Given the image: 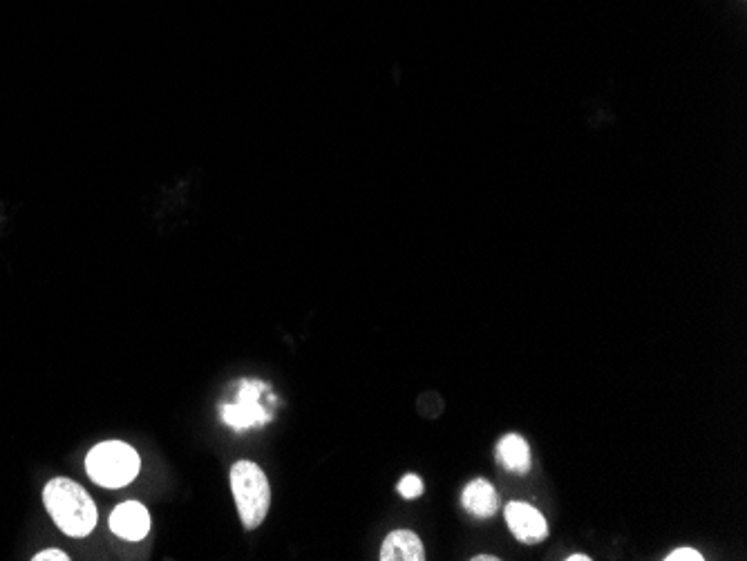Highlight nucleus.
Listing matches in <instances>:
<instances>
[{"label":"nucleus","instance_id":"obj_1","mask_svg":"<svg viewBox=\"0 0 747 561\" xmlns=\"http://www.w3.org/2000/svg\"><path fill=\"white\" fill-rule=\"evenodd\" d=\"M43 503L54 524L68 537H88L97 526V506L77 481L52 479L43 490Z\"/></svg>","mask_w":747,"mask_h":561},{"label":"nucleus","instance_id":"obj_2","mask_svg":"<svg viewBox=\"0 0 747 561\" xmlns=\"http://www.w3.org/2000/svg\"><path fill=\"white\" fill-rule=\"evenodd\" d=\"M231 492L238 503L242 526L255 530L269 515L271 488L267 474L253 461H238L231 468Z\"/></svg>","mask_w":747,"mask_h":561},{"label":"nucleus","instance_id":"obj_3","mask_svg":"<svg viewBox=\"0 0 747 561\" xmlns=\"http://www.w3.org/2000/svg\"><path fill=\"white\" fill-rule=\"evenodd\" d=\"M139 454L124 441H106L92 448L85 459L88 477L103 488H121L139 474Z\"/></svg>","mask_w":747,"mask_h":561},{"label":"nucleus","instance_id":"obj_4","mask_svg":"<svg viewBox=\"0 0 747 561\" xmlns=\"http://www.w3.org/2000/svg\"><path fill=\"white\" fill-rule=\"evenodd\" d=\"M267 389L269 387L264 383H258V380H244L240 385L238 403L222 407L224 421L238 427V430H247V427L267 423L271 416L264 412V407L260 405V396L267 392Z\"/></svg>","mask_w":747,"mask_h":561},{"label":"nucleus","instance_id":"obj_5","mask_svg":"<svg viewBox=\"0 0 747 561\" xmlns=\"http://www.w3.org/2000/svg\"><path fill=\"white\" fill-rule=\"evenodd\" d=\"M506 524L510 532L524 544H540L548 535V526L544 515L531 503L524 501H510L504 510Z\"/></svg>","mask_w":747,"mask_h":561},{"label":"nucleus","instance_id":"obj_6","mask_svg":"<svg viewBox=\"0 0 747 561\" xmlns=\"http://www.w3.org/2000/svg\"><path fill=\"white\" fill-rule=\"evenodd\" d=\"M110 530L117 537L128 541H139L148 535L150 530V515L144 503L126 501L112 510L110 515Z\"/></svg>","mask_w":747,"mask_h":561},{"label":"nucleus","instance_id":"obj_7","mask_svg":"<svg viewBox=\"0 0 747 561\" xmlns=\"http://www.w3.org/2000/svg\"><path fill=\"white\" fill-rule=\"evenodd\" d=\"M381 561H423L425 548L412 530H394L381 546Z\"/></svg>","mask_w":747,"mask_h":561},{"label":"nucleus","instance_id":"obj_8","mask_svg":"<svg viewBox=\"0 0 747 561\" xmlns=\"http://www.w3.org/2000/svg\"><path fill=\"white\" fill-rule=\"evenodd\" d=\"M461 501L466 512H470L472 517H479V519H490L499 510L497 490L490 486L486 479L470 481L466 490H463Z\"/></svg>","mask_w":747,"mask_h":561},{"label":"nucleus","instance_id":"obj_9","mask_svg":"<svg viewBox=\"0 0 747 561\" xmlns=\"http://www.w3.org/2000/svg\"><path fill=\"white\" fill-rule=\"evenodd\" d=\"M497 461L515 474H526L531 470V448H528L524 436L506 434L497 445Z\"/></svg>","mask_w":747,"mask_h":561},{"label":"nucleus","instance_id":"obj_10","mask_svg":"<svg viewBox=\"0 0 747 561\" xmlns=\"http://www.w3.org/2000/svg\"><path fill=\"white\" fill-rule=\"evenodd\" d=\"M396 490H399L403 499H416L423 494V481L421 477H416V474H405V477L399 481V486H396Z\"/></svg>","mask_w":747,"mask_h":561},{"label":"nucleus","instance_id":"obj_11","mask_svg":"<svg viewBox=\"0 0 747 561\" xmlns=\"http://www.w3.org/2000/svg\"><path fill=\"white\" fill-rule=\"evenodd\" d=\"M665 559L667 561H703L705 557L701 553H698V550H694V548H678V550H674V553H671Z\"/></svg>","mask_w":747,"mask_h":561},{"label":"nucleus","instance_id":"obj_12","mask_svg":"<svg viewBox=\"0 0 747 561\" xmlns=\"http://www.w3.org/2000/svg\"><path fill=\"white\" fill-rule=\"evenodd\" d=\"M32 559H34V561H68L70 557L65 555L63 550L50 548V550H41V553H36Z\"/></svg>","mask_w":747,"mask_h":561},{"label":"nucleus","instance_id":"obj_13","mask_svg":"<svg viewBox=\"0 0 747 561\" xmlns=\"http://www.w3.org/2000/svg\"><path fill=\"white\" fill-rule=\"evenodd\" d=\"M472 559H475V561H499V557H493V555H477Z\"/></svg>","mask_w":747,"mask_h":561},{"label":"nucleus","instance_id":"obj_14","mask_svg":"<svg viewBox=\"0 0 747 561\" xmlns=\"http://www.w3.org/2000/svg\"><path fill=\"white\" fill-rule=\"evenodd\" d=\"M569 561H591L589 555H571Z\"/></svg>","mask_w":747,"mask_h":561}]
</instances>
